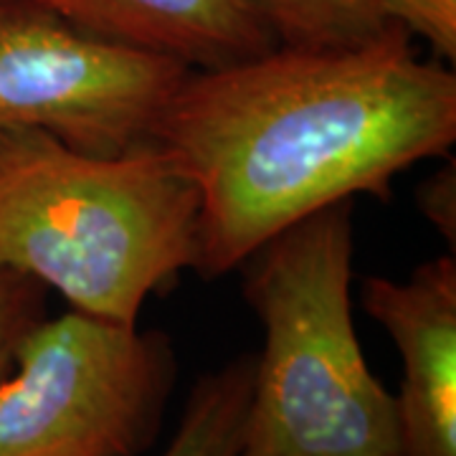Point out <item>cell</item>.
Returning a JSON list of instances; mask_svg holds the SVG:
<instances>
[{
    "label": "cell",
    "mask_w": 456,
    "mask_h": 456,
    "mask_svg": "<svg viewBox=\"0 0 456 456\" xmlns=\"http://www.w3.org/2000/svg\"><path fill=\"white\" fill-rule=\"evenodd\" d=\"M456 140V74L393 26L355 49L274 46L193 69L155 134L196 185L200 277L246 264L284 228L358 193L391 198Z\"/></svg>",
    "instance_id": "obj_1"
},
{
    "label": "cell",
    "mask_w": 456,
    "mask_h": 456,
    "mask_svg": "<svg viewBox=\"0 0 456 456\" xmlns=\"http://www.w3.org/2000/svg\"><path fill=\"white\" fill-rule=\"evenodd\" d=\"M198 211L196 185L160 145L99 158L0 130V266L71 310L137 325L150 294L196 269Z\"/></svg>",
    "instance_id": "obj_2"
},
{
    "label": "cell",
    "mask_w": 456,
    "mask_h": 456,
    "mask_svg": "<svg viewBox=\"0 0 456 456\" xmlns=\"http://www.w3.org/2000/svg\"><path fill=\"white\" fill-rule=\"evenodd\" d=\"M246 264L264 345L239 456H406L395 395L353 320V200L284 228Z\"/></svg>",
    "instance_id": "obj_3"
},
{
    "label": "cell",
    "mask_w": 456,
    "mask_h": 456,
    "mask_svg": "<svg viewBox=\"0 0 456 456\" xmlns=\"http://www.w3.org/2000/svg\"><path fill=\"white\" fill-rule=\"evenodd\" d=\"M160 330L71 310L26 330L0 378V456H140L175 386Z\"/></svg>",
    "instance_id": "obj_4"
},
{
    "label": "cell",
    "mask_w": 456,
    "mask_h": 456,
    "mask_svg": "<svg viewBox=\"0 0 456 456\" xmlns=\"http://www.w3.org/2000/svg\"><path fill=\"white\" fill-rule=\"evenodd\" d=\"M193 69L170 53L84 31L36 0L0 5V130L28 127L117 158L155 145Z\"/></svg>",
    "instance_id": "obj_5"
},
{
    "label": "cell",
    "mask_w": 456,
    "mask_h": 456,
    "mask_svg": "<svg viewBox=\"0 0 456 456\" xmlns=\"http://www.w3.org/2000/svg\"><path fill=\"white\" fill-rule=\"evenodd\" d=\"M365 312L401 355L395 395L406 456H456V259L421 264L406 281L365 277Z\"/></svg>",
    "instance_id": "obj_6"
},
{
    "label": "cell",
    "mask_w": 456,
    "mask_h": 456,
    "mask_svg": "<svg viewBox=\"0 0 456 456\" xmlns=\"http://www.w3.org/2000/svg\"><path fill=\"white\" fill-rule=\"evenodd\" d=\"M84 31L218 69L277 46L244 0H36Z\"/></svg>",
    "instance_id": "obj_7"
},
{
    "label": "cell",
    "mask_w": 456,
    "mask_h": 456,
    "mask_svg": "<svg viewBox=\"0 0 456 456\" xmlns=\"http://www.w3.org/2000/svg\"><path fill=\"white\" fill-rule=\"evenodd\" d=\"M256 355L246 353L200 375L163 456H239Z\"/></svg>",
    "instance_id": "obj_8"
},
{
    "label": "cell",
    "mask_w": 456,
    "mask_h": 456,
    "mask_svg": "<svg viewBox=\"0 0 456 456\" xmlns=\"http://www.w3.org/2000/svg\"><path fill=\"white\" fill-rule=\"evenodd\" d=\"M284 49H355L391 31L380 0H244Z\"/></svg>",
    "instance_id": "obj_9"
},
{
    "label": "cell",
    "mask_w": 456,
    "mask_h": 456,
    "mask_svg": "<svg viewBox=\"0 0 456 456\" xmlns=\"http://www.w3.org/2000/svg\"><path fill=\"white\" fill-rule=\"evenodd\" d=\"M44 307L46 287L20 272L0 266V378L11 368L18 340L44 317Z\"/></svg>",
    "instance_id": "obj_10"
},
{
    "label": "cell",
    "mask_w": 456,
    "mask_h": 456,
    "mask_svg": "<svg viewBox=\"0 0 456 456\" xmlns=\"http://www.w3.org/2000/svg\"><path fill=\"white\" fill-rule=\"evenodd\" d=\"M380 8L391 23L426 38L449 64L454 61L456 0H380Z\"/></svg>",
    "instance_id": "obj_11"
},
{
    "label": "cell",
    "mask_w": 456,
    "mask_h": 456,
    "mask_svg": "<svg viewBox=\"0 0 456 456\" xmlns=\"http://www.w3.org/2000/svg\"><path fill=\"white\" fill-rule=\"evenodd\" d=\"M419 208L439 228L454 248L456 236V170L454 163L426 178L419 188Z\"/></svg>",
    "instance_id": "obj_12"
},
{
    "label": "cell",
    "mask_w": 456,
    "mask_h": 456,
    "mask_svg": "<svg viewBox=\"0 0 456 456\" xmlns=\"http://www.w3.org/2000/svg\"><path fill=\"white\" fill-rule=\"evenodd\" d=\"M3 3H5V0H0V5H3Z\"/></svg>",
    "instance_id": "obj_13"
}]
</instances>
